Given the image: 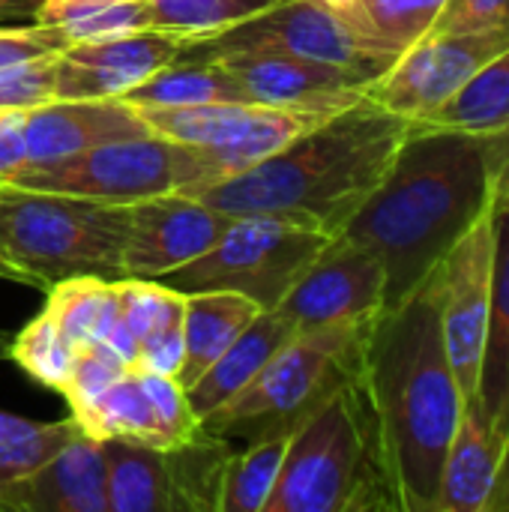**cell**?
I'll return each mask as SVG.
<instances>
[{"mask_svg": "<svg viewBox=\"0 0 509 512\" xmlns=\"http://www.w3.org/2000/svg\"><path fill=\"white\" fill-rule=\"evenodd\" d=\"M282 0H147L153 30L171 33L189 45L225 33Z\"/></svg>", "mask_w": 509, "mask_h": 512, "instance_id": "31", "label": "cell"}, {"mask_svg": "<svg viewBox=\"0 0 509 512\" xmlns=\"http://www.w3.org/2000/svg\"><path fill=\"white\" fill-rule=\"evenodd\" d=\"M228 69L243 96L255 105L333 117L369 96V81L327 63L288 54H222L213 57Z\"/></svg>", "mask_w": 509, "mask_h": 512, "instance_id": "15", "label": "cell"}, {"mask_svg": "<svg viewBox=\"0 0 509 512\" xmlns=\"http://www.w3.org/2000/svg\"><path fill=\"white\" fill-rule=\"evenodd\" d=\"M45 312L75 351L102 345L117 321V285L99 276H69L48 288Z\"/></svg>", "mask_w": 509, "mask_h": 512, "instance_id": "28", "label": "cell"}, {"mask_svg": "<svg viewBox=\"0 0 509 512\" xmlns=\"http://www.w3.org/2000/svg\"><path fill=\"white\" fill-rule=\"evenodd\" d=\"M54 63L57 54L0 69V111H27L54 99Z\"/></svg>", "mask_w": 509, "mask_h": 512, "instance_id": "37", "label": "cell"}, {"mask_svg": "<svg viewBox=\"0 0 509 512\" xmlns=\"http://www.w3.org/2000/svg\"><path fill=\"white\" fill-rule=\"evenodd\" d=\"M489 210L486 138L411 123L384 180L336 237L381 261L390 309L417 291Z\"/></svg>", "mask_w": 509, "mask_h": 512, "instance_id": "1", "label": "cell"}, {"mask_svg": "<svg viewBox=\"0 0 509 512\" xmlns=\"http://www.w3.org/2000/svg\"><path fill=\"white\" fill-rule=\"evenodd\" d=\"M75 354H78L75 345L60 333L54 318L42 309L33 321H27V327L18 336H12L9 360H15L42 387L63 393Z\"/></svg>", "mask_w": 509, "mask_h": 512, "instance_id": "34", "label": "cell"}, {"mask_svg": "<svg viewBox=\"0 0 509 512\" xmlns=\"http://www.w3.org/2000/svg\"><path fill=\"white\" fill-rule=\"evenodd\" d=\"M9 351H12V333L0 330V360H9Z\"/></svg>", "mask_w": 509, "mask_h": 512, "instance_id": "45", "label": "cell"}, {"mask_svg": "<svg viewBox=\"0 0 509 512\" xmlns=\"http://www.w3.org/2000/svg\"><path fill=\"white\" fill-rule=\"evenodd\" d=\"M384 267L366 249L333 237L279 300L276 312L297 333L375 318L384 309Z\"/></svg>", "mask_w": 509, "mask_h": 512, "instance_id": "13", "label": "cell"}, {"mask_svg": "<svg viewBox=\"0 0 509 512\" xmlns=\"http://www.w3.org/2000/svg\"><path fill=\"white\" fill-rule=\"evenodd\" d=\"M492 270H495V216L492 210L462 234V240L438 264V309L447 357L459 390L477 399L489 303H492Z\"/></svg>", "mask_w": 509, "mask_h": 512, "instance_id": "11", "label": "cell"}, {"mask_svg": "<svg viewBox=\"0 0 509 512\" xmlns=\"http://www.w3.org/2000/svg\"><path fill=\"white\" fill-rule=\"evenodd\" d=\"M108 471V512H168L162 450L102 441Z\"/></svg>", "mask_w": 509, "mask_h": 512, "instance_id": "29", "label": "cell"}, {"mask_svg": "<svg viewBox=\"0 0 509 512\" xmlns=\"http://www.w3.org/2000/svg\"><path fill=\"white\" fill-rule=\"evenodd\" d=\"M288 438L291 432H270L249 441L243 453L231 456L222 480L219 512H264L282 471Z\"/></svg>", "mask_w": 509, "mask_h": 512, "instance_id": "30", "label": "cell"}, {"mask_svg": "<svg viewBox=\"0 0 509 512\" xmlns=\"http://www.w3.org/2000/svg\"><path fill=\"white\" fill-rule=\"evenodd\" d=\"M0 279H9V282H21V276H18V273H15V270H12V267H9V264L3 261V258H0Z\"/></svg>", "mask_w": 509, "mask_h": 512, "instance_id": "46", "label": "cell"}, {"mask_svg": "<svg viewBox=\"0 0 509 512\" xmlns=\"http://www.w3.org/2000/svg\"><path fill=\"white\" fill-rule=\"evenodd\" d=\"M57 27L66 36L69 45L111 39V36H126V33H138V30H153L147 0L102 3V6H96V9H90V12L78 15V18H69V21H63Z\"/></svg>", "mask_w": 509, "mask_h": 512, "instance_id": "35", "label": "cell"}, {"mask_svg": "<svg viewBox=\"0 0 509 512\" xmlns=\"http://www.w3.org/2000/svg\"><path fill=\"white\" fill-rule=\"evenodd\" d=\"M183 51L186 42L162 30L75 42L57 54L54 99H120Z\"/></svg>", "mask_w": 509, "mask_h": 512, "instance_id": "16", "label": "cell"}, {"mask_svg": "<svg viewBox=\"0 0 509 512\" xmlns=\"http://www.w3.org/2000/svg\"><path fill=\"white\" fill-rule=\"evenodd\" d=\"M330 240V234L291 216L246 213L234 216L204 255L165 273L159 282L183 294L237 291L261 309H276Z\"/></svg>", "mask_w": 509, "mask_h": 512, "instance_id": "7", "label": "cell"}, {"mask_svg": "<svg viewBox=\"0 0 509 512\" xmlns=\"http://www.w3.org/2000/svg\"><path fill=\"white\" fill-rule=\"evenodd\" d=\"M294 336H297V330L291 327V321H285L276 309H264L210 363V369L192 387H186V402H189L192 414L198 417V423L204 417H210L216 408H222L231 396H237L267 366V360L279 348H285Z\"/></svg>", "mask_w": 509, "mask_h": 512, "instance_id": "20", "label": "cell"}, {"mask_svg": "<svg viewBox=\"0 0 509 512\" xmlns=\"http://www.w3.org/2000/svg\"><path fill=\"white\" fill-rule=\"evenodd\" d=\"M375 318L297 333L237 396L204 417L198 429L219 438L243 435L249 441L270 432H291L321 399L360 372Z\"/></svg>", "mask_w": 509, "mask_h": 512, "instance_id": "6", "label": "cell"}, {"mask_svg": "<svg viewBox=\"0 0 509 512\" xmlns=\"http://www.w3.org/2000/svg\"><path fill=\"white\" fill-rule=\"evenodd\" d=\"M78 435L81 426L75 423V417L39 423L0 411V489L36 471Z\"/></svg>", "mask_w": 509, "mask_h": 512, "instance_id": "32", "label": "cell"}, {"mask_svg": "<svg viewBox=\"0 0 509 512\" xmlns=\"http://www.w3.org/2000/svg\"><path fill=\"white\" fill-rule=\"evenodd\" d=\"M444 3L447 0H348L339 6L366 45L393 63L432 30Z\"/></svg>", "mask_w": 509, "mask_h": 512, "instance_id": "27", "label": "cell"}, {"mask_svg": "<svg viewBox=\"0 0 509 512\" xmlns=\"http://www.w3.org/2000/svg\"><path fill=\"white\" fill-rule=\"evenodd\" d=\"M330 3H336V6H339V3H348V0H330Z\"/></svg>", "mask_w": 509, "mask_h": 512, "instance_id": "47", "label": "cell"}, {"mask_svg": "<svg viewBox=\"0 0 509 512\" xmlns=\"http://www.w3.org/2000/svg\"><path fill=\"white\" fill-rule=\"evenodd\" d=\"M117 318L126 330L141 342L183 327V303L186 294L159 282V279H117Z\"/></svg>", "mask_w": 509, "mask_h": 512, "instance_id": "33", "label": "cell"}, {"mask_svg": "<svg viewBox=\"0 0 509 512\" xmlns=\"http://www.w3.org/2000/svg\"><path fill=\"white\" fill-rule=\"evenodd\" d=\"M411 120L369 96L261 159L258 165L183 195L228 213H279L336 237L384 180Z\"/></svg>", "mask_w": 509, "mask_h": 512, "instance_id": "3", "label": "cell"}, {"mask_svg": "<svg viewBox=\"0 0 509 512\" xmlns=\"http://www.w3.org/2000/svg\"><path fill=\"white\" fill-rule=\"evenodd\" d=\"M135 108H189V105H216V102H249L228 69L216 60L180 57L129 93H123Z\"/></svg>", "mask_w": 509, "mask_h": 512, "instance_id": "25", "label": "cell"}, {"mask_svg": "<svg viewBox=\"0 0 509 512\" xmlns=\"http://www.w3.org/2000/svg\"><path fill=\"white\" fill-rule=\"evenodd\" d=\"M411 123L483 138L509 129V48L477 69L447 102Z\"/></svg>", "mask_w": 509, "mask_h": 512, "instance_id": "24", "label": "cell"}, {"mask_svg": "<svg viewBox=\"0 0 509 512\" xmlns=\"http://www.w3.org/2000/svg\"><path fill=\"white\" fill-rule=\"evenodd\" d=\"M504 441L477 399H468L444 456L435 512H486L498 483Z\"/></svg>", "mask_w": 509, "mask_h": 512, "instance_id": "19", "label": "cell"}, {"mask_svg": "<svg viewBox=\"0 0 509 512\" xmlns=\"http://www.w3.org/2000/svg\"><path fill=\"white\" fill-rule=\"evenodd\" d=\"M264 309L237 291H192L183 303V360L177 384L192 387Z\"/></svg>", "mask_w": 509, "mask_h": 512, "instance_id": "21", "label": "cell"}, {"mask_svg": "<svg viewBox=\"0 0 509 512\" xmlns=\"http://www.w3.org/2000/svg\"><path fill=\"white\" fill-rule=\"evenodd\" d=\"M138 135H150V129L126 99H48L24 111V141L33 165Z\"/></svg>", "mask_w": 509, "mask_h": 512, "instance_id": "17", "label": "cell"}, {"mask_svg": "<svg viewBox=\"0 0 509 512\" xmlns=\"http://www.w3.org/2000/svg\"><path fill=\"white\" fill-rule=\"evenodd\" d=\"M489 183H492V210L509 207V129L489 135Z\"/></svg>", "mask_w": 509, "mask_h": 512, "instance_id": "41", "label": "cell"}, {"mask_svg": "<svg viewBox=\"0 0 509 512\" xmlns=\"http://www.w3.org/2000/svg\"><path fill=\"white\" fill-rule=\"evenodd\" d=\"M399 512L363 375L342 381L288 438L264 512Z\"/></svg>", "mask_w": 509, "mask_h": 512, "instance_id": "4", "label": "cell"}, {"mask_svg": "<svg viewBox=\"0 0 509 512\" xmlns=\"http://www.w3.org/2000/svg\"><path fill=\"white\" fill-rule=\"evenodd\" d=\"M102 3H114V0H42L33 21L36 24H63V21L78 18Z\"/></svg>", "mask_w": 509, "mask_h": 512, "instance_id": "42", "label": "cell"}, {"mask_svg": "<svg viewBox=\"0 0 509 512\" xmlns=\"http://www.w3.org/2000/svg\"><path fill=\"white\" fill-rule=\"evenodd\" d=\"M123 372H129V366L108 348V345H90L81 348L75 354L69 381L63 387V399L69 402V411L78 414L84 411L102 390H108Z\"/></svg>", "mask_w": 509, "mask_h": 512, "instance_id": "36", "label": "cell"}, {"mask_svg": "<svg viewBox=\"0 0 509 512\" xmlns=\"http://www.w3.org/2000/svg\"><path fill=\"white\" fill-rule=\"evenodd\" d=\"M507 48L509 27L429 33L369 84V99L405 120H420Z\"/></svg>", "mask_w": 509, "mask_h": 512, "instance_id": "12", "label": "cell"}, {"mask_svg": "<svg viewBox=\"0 0 509 512\" xmlns=\"http://www.w3.org/2000/svg\"><path fill=\"white\" fill-rule=\"evenodd\" d=\"M138 111L153 135L198 147L213 168V183L258 165L261 159L294 141L300 132L327 120L318 114L282 111L255 102H216V105H189V108H138Z\"/></svg>", "mask_w": 509, "mask_h": 512, "instance_id": "10", "label": "cell"}, {"mask_svg": "<svg viewBox=\"0 0 509 512\" xmlns=\"http://www.w3.org/2000/svg\"><path fill=\"white\" fill-rule=\"evenodd\" d=\"M24 111H0V183L27 165Z\"/></svg>", "mask_w": 509, "mask_h": 512, "instance_id": "40", "label": "cell"}, {"mask_svg": "<svg viewBox=\"0 0 509 512\" xmlns=\"http://www.w3.org/2000/svg\"><path fill=\"white\" fill-rule=\"evenodd\" d=\"M3 183L36 192L132 204L153 195L207 186L213 183V168L198 147L177 144L150 132L111 141L57 162H27Z\"/></svg>", "mask_w": 509, "mask_h": 512, "instance_id": "8", "label": "cell"}, {"mask_svg": "<svg viewBox=\"0 0 509 512\" xmlns=\"http://www.w3.org/2000/svg\"><path fill=\"white\" fill-rule=\"evenodd\" d=\"M72 417L81 432L96 441H129L165 450V438L138 369L123 372L108 390H102L84 411Z\"/></svg>", "mask_w": 509, "mask_h": 512, "instance_id": "26", "label": "cell"}, {"mask_svg": "<svg viewBox=\"0 0 509 512\" xmlns=\"http://www.w3.org/2000/svg\"><path fill=\"white\" fill-rule=\"evenodd\" d=\"M234 456L228 438L195 432L183 444L162 450L168 512H219L225 468Z\"/></svg>", "mask_w": 509, "mask_h": 512, "instance_id": "23", "label": "cell"}, {"mask_svg": "<svg viewBox=\"0 0 509 512\" xmlns=\"http://www.w3.org/2000/svg\"><path fill=\"white\" fill-rule=\"evenodd\" d=\"M288 54L327 66L348 69L369 84L390 69V63L375 54L357 27L348 21L342 6L330 0H282L267 12L189 45L180 57L213 60L222 54Z\"/></svg>", "mask_w": 509, "mask_h": 512, "instance_id": "9", "label": "cell"}, {"mask_svg": "<svg viewBox=\"0 0 509 512\" xmlns=\"http://www.w3.org/2000/svg\"><path fill=\"white\" fill-rule=\"evenodd\" d=\"M9 512H108V471L102 441L72 438L27 477L0 489Z\"/></svg>", "mask_w": 509, "mask_h": 512, "instance_id": "18", "label": "cell"}, {"mask_svg": "<svg viewBox=\"0 0 509 512\" xmlns=\"http://www.w3.org/2000/svg\"><path fill=\"white\" fill-rule=\"evenodd\" d=\"M495 216V270H492V303L486 327V351L480 369L477 402L507 444L509 438V207L492 210Z\"/></svg>", "mask_w": 509, "mask_h": 512, "instance_id": "22", "label": "cell"}, {"mask_svg": "<svg viewBox=\"0 0 509 512\" xmlns=\"http://www.w3.org/2000/svg\"><path fill=\"white\" fill-rule=\"evenodd\" d=\"M234 216L201 198L168 192L129 204V231L123 246V276L162 279L165 273L204 255Z\"/></svg>", "mask_w": 509, "mask_h": 512, "instance_id": "14", "label": "cell"}, {"mask_svg": "<svg viewBox=\"0 0 509 512\" xmlns=\"http://www.w3.org/2000/svg\"><path fill=\"white\" fill-rule=\"evenodd\" d=\"M486 512H509V438L504 444V456H501V468H498V483L495 492L489 498V510Z\"/></svg>", "mask_w": 509, "mask_h": 512, "instance_id": "43", "label": "cell"}, {"mask_svg": "<svg viewBox=\"0 0 509 512\" xmlns=\"http://www.w3.org/2000/svg\"><path fill=\"white\" fill-rule=\"evenodd\" d=\"M399 512H435L465 396L453 375L435 273L372 321L360 366Z\"/></svg>", "mask_w": 509, "mask_h": 512, "instance_id": "2", "label": "cell"}, {"mask_svg": "<svg viewBox=\"0 0 509 512\" xmlns=\"http://www.w3.org/2000/svg\"><path fill=\"white\" fill-rule=\"evenodd\" d=\"M69 48L66 36L57 24H30V27H6L0 30V69H12L48 54H60Z\"/></svg>", "mask_w": 509, "mask_h": 512, "instance_id": "38", "label": "cell"}, {"mask_svg": "<svg viewBox=\"0 0 509 512\" xmlns=\"http://www.w3.org/2000/svg\"><path fill=\"white\" fill-rule=\"evenodd\" d=\"M129 204L0 183V258L21 285L48 291L69 276L123 279Z\"/></svg>", "mask_w": 509, "mask_h": 512, "instance_id": "5", "label": "cell"}, {"mask_svg": "<svg viewBox=\"0 0 509 512\" xmlns=\"http://www.w3.org/2000/svg\"><path fill=\"white\" fill-rule=\"evenodd\" d=\"M489 27H509V0H447L429 33H468Z\"/></svg>", "mask_w": 509, "mask_h": 512, "instance_id": "39", "label": "cell"}, {"mask_svg": "<svg viewBox=\"0 0 509 512\" xmlns=\"http://www.w3.org/2000/svg\"><path fill=\"white\" fill-rule=\"evenodd\" d=\"M42 0H0V24L9 21H33Z\"/></svg>", "mask_w": 509, "mask_h": 512, "instance_id": "44", "label": "cell"}]
</instances>
